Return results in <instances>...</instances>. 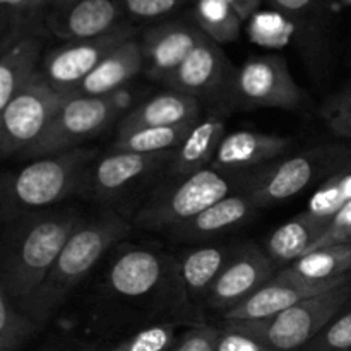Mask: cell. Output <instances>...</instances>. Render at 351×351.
Wrapping results in <instances>:
<instances>
[{"instance_id":"obj_1","label":"cell","mask_w":351,"mask_h":351,"mask_svg":"<svg viewBox=\"0 0 351 351\" xmlns=\"http://www.w3.org/2000/svg\"><path fill=\"white\" fill-rule=\"evenodd\" d=\"M81 223L75 211L23 215L12 219L3 243L0 291L26 311Z\"/></svg>"},{"instance_id":"obj_2","label":"cell","mask_w":351,"mask_h":351,"mask_svg":"<svg viewBox=\"0 0 351 351\" xmlns=\"http://www.w3.org/2000/svg\"><path fill=\"white\" fill-rule=\"evenodd\" d=\"M129 232V223L112 209H105L89 221L81 223L26 308L40 328L57 314L82 278L88 276L101 257Z\"/></svg>"},{"instance_id":"obj_3","label":"cell","mask_w":351,"mask_h":351,"mask_svg":"<svg viewBox=\"0 0 351 351\" xmlns=\"http://www.w3.org/2000/svg\"><path fill=\"white\" fill-rule=\"evenodd\" d=\"M96 160L91 149L65 151L43 156L2 180V213L16 219L34 209L57 204L81 187L84 171Z\"/></svg>"},{"instance_id":"obj_4","label":"cell","mask_w":351,"mask_h":351,"mask_svg":"<svg viewBox=\"0 0 351 351\" xmlns=\"http://www.w3.org/2000/svg\"><path fill=\"white\" fill-rule=\"evenodd\" d=\"M249 175L223 173L204 168L154 192L136 215V225L149 232L173 233L209 206L243 191Z\"/></svg>"},{"instance_id":"obj_5","label":"cell","mask_w":351,"mask_h":351,"mask_svg":"<svg viewBox=\"0 0 351 351\" xmlns=\"http://www.w3.org/2000/svg\"><path fill=\"white\" fill-rule=\"evenodd\" d=\"M351 302V280L263 321H225L273 351H302Z\"/></svg>"},{"instance_id":"obj_6","label":"cell","mask_w":351,"mask_h":351,"mask_svg":"<svg viewBox=\"0 0 351 351\" xmlns=\"http://www.w3.org/2000/svg\"><path fill=\"white\" fill-rule=\"evenodd\" d=\"M350 158L351 151L346 147H322L287 154L263 170L249 175L243 192H247L259 208L281 204L302 194L314 182L321 184Z\"/></svg>"},{"instance_id":"obj_7","label":"cell","mask_w":351,"mask_h":351,"mask_svg":"<svg viewBox=\"0 0 351 351\" xmlns=\"http://www.w3.org/2000/svg\"><path fill=\"white\" fill-rule=\"evenodd\" d=\"M122 110L125 103L120 91L101 98L67 95L47 132L24 156L43 158L77 149L82 143L105 132Z\"/></svg>"},{"instance_id":"obj_8","label":"cell","mask_w":351,"mask_h":351,"mask_svg":"<svg viewBox=\"0 0 351 351\" xmlns=\"http://www.w3.org/2000/svg\"><path fill=\"white\" fill-rule=\"evenodd\" d=\"M67 95L57 91L41 71L0 110V151L26 154L47 132Z\"/></svg>"},{"instance_id":"obj_9","label":"cell","mask_w":351,"mask_h":351,"mask_svg":"<svg viewBox=\"0 0 351 351\" xmlns=\"http://www.w3.org/2000/svg\"><path fill=\"white\" fill-rule=\"evenodd\" d=\"M225 96L242 110H295L304 99V93L280 55H263L243 62L233 72Z\"/></svg>"},{"instance_id":"obj_10","label":"cell","mask_w":351,"mask_h":351,"mask_svg":"<svg viewBox=\"0 0 351 351\" xmlns=\"http://www.w3.org/2000/svg\"><path fill=\"white\" fill-rule=\"evenodd\" d=\"M136 27L122 23L110 33L91 40L67 41L45 58L41 74L57 91L71 95L115 48L136 38Z\"/></svg>"},{"instance_id":"obj_11","label":"cell","mask_w":351,"mask_h":351,"mask_svg":"<svg viewBox=\"0 0 351 351\" xmlns=\"http://www.w3.org/2000/svg\"><path fill=\"white\" fill-rule=\"evenodd\" d=\"M276 274L278 266L266 250L254 243H247L233 250L206 300L209 307L226 314L249 300Z\"/></svg>"},{"instance_id":"obj_12","label":"cell","mask_w":351,"mask_h":351,"mask_svg":"<svg viewBox=\"0 0 351 351\" xmlns=\"http://www.w3.org/2000/svg\"><path fill=\"white\" fill-rule=\"evenodd\" d=\"M175 151L170 153L143 154L130 151L112 149L105 156L93 161L84 171L79 194L89 195L93 199H112L125 192L130 185L137 184L154 173L158 168L171 165Z\"/></svg>"},{"instance_id":"obj_13","label":"cell","mask_w":351,"mask_h":351,"mask_svg":"<svg viewBox=\"0 0 351 351\" xmlns=\"http://www.w3.org/2000/svg\"><path fill=\"white\" fill-rule=\"evenodd\" d=\"M122 0H65L43 16L45 26L65 41L91 40L123 23Z\"/></svg>"},{"instance_id":"obj_14","label":"cell","mask_w":351,"mask_h":351,"mask_svg":"<svg viewBox=\"0 0 351 351\" xmlns=\"http://www.w3.org/2000/svg\"><path fill=\"white\" fill-rule=\"evenodd\" d=\"M293 141L280 134L235 130L223 137L211 168L233 175H252L287 156Z\"/></svg>"},{"instance_id":"obj_15","label":"cell","mask_w":351,"mask_h":351,"mask_svg":"<svg viewBox=\"0 0 351 351\" xmlns=\"http://www.w3.org/2000/svg\"><path fill=\"white\" fill-rule=\"evenodd\" d=\"M232 75V65L219 45L204 36L165 84L197 99L211 98L219 93L226 95Z\"/></svg>"},{"instance_id":"obj_16","label":"cell","mask_w":351,"mask_h":351,"mask_svg":"<svg viewBox=\"0 0 351 351\" xmlns=\"http://www.w3.org/2000/svg\"><path fill=\"white\" fill-rule=\"evenodd\" d=\"M204 36L195 24L182 21L161 23L147 29L141 41L147 77L167 81Z\"/></svg>"},{"instance_id":"obj_17","label":"cell","mask_w":351,"mask_h":351,"mask_svg":"<svg viewBox=\"0 0 351 351\" xmlns=\"http://www.w3.org/2000/svg\"><path fill=\"white\" fill-rule=\"evenodd\" d=\"M168 273L165 257L147 249H129L110 267L108 287L122 298H143L153 293Z\"/></svg>"},{"instance_id":"obj_18","label":"cell","mask_w":351,"mask_h":351,"mask_svg":"<svg viewBox=\"0 0 351 351\" xmlns=\"http://www.w3.org/2000/svg\"><path fill=\"white\" fill-rule=\"evenodd\" d=\"M201 115V103L187 93L168 88L130 110L119 125V134L147 127H173L195 123Z\"/></svg>"},{"instance_id":"obj_19","label":"cell","mask_w":351,"mask_h":351,"mask_svg":"<svg viewBox=\"0 0 351 351\" xmlns=\"http://www.w3.org/2000/svg\"><path fill=\"white\" fill-rule=\"evenodd\" d=\"M143 69L144 55L141 41L137 40V36L130 38L115 48L108 57L103 58L101 64L69 96H93V98L112 96L122 91L123 86L129 84Z\"/></svg>"},{"instance_id":"obj_20","label":"cell","mask_w":351,"mask_h":351,"mask_svg":"<svg viewBox=\"0 0 351 351\" xmlns=\"http://www.w3.org/2000/svg\"><path fill=\"white\" fill-rule=\"evenodd\" d=\"M322 291L328 290L290 280V278H285L283 274L278 273L261 290H257L249 300H245L233 311L226 312L223 317H225V321H263V319L274 317L287 308L304 302L305 298H311L314 295L322 293Z\"/></svg>"},{"instance_id":"obj_21","label":"cell","mask_w":351,"mask_h":351,"mask_svg":"<svg viewBox=\"0 0 351 351\" xmlns=\"http://www.w3.org/2000/svg\"><path fill=\"white\" fill-rule=\"evenodd\" d=\"M257 209L259 206L247 192H235L216 204L209 206L201 215L175 230L173 235L180 240H192V242L211 239L242 226L256 215Z\"/></svg>"},{"instance_id":"obj_22","label":"cell","mask_w":351,"mask_h":351,"mask_svg":"<svg viewBox=\"0 0 351 351\" xmlns=\"http://www.w3.org/2000/svg\"><path fill=\"white\" fill-rule=\"evenodd\" d=\"M278 273L290 280L329 290L351 280V245L311 250Z\"/></svg>"},{"instance_id":"obj_23","label":"cell","mask_w":351,"mask_h":351,"mask_svg":"<svg viewBox=\"0 0 351 351\" xmlns=\"http://www.w3.org/2000/svg\"><path fill=\"white\" fill-rule=\"evenodd\" d=\"M329 225L331 221L328 219L315 218L304 211L285 225L278 226L266 240L264 250L278 267L285 269L302 256L311 252L315 243L328 232Z\"/></svg>"},{"instance_id":"obj_24","label":"cell","mask_w":351,"mask_h":351,"mask_svg":"<svg viewBox=\"0 0 351 351\" xmlns=\"http://www.w3.org/2000/svg\"><path fill=\"white\" fill-rule=\"evenodd\" d=\"M225 136L226 130L223 117L209 115L197 120L189 130L187 137L175 149V158L170 165L171 173L182 178L211 167L216 151Z\"/></svg>"},{"instance_id":"obj_25","label":"cell","mask_w":351,"mask_h":351,"mask_svg":"<svg viewBox=\"0 0 351 351\" xmlns=\"http://www.w3.org/2000/svg\"><path fill=\"white\" fill-rule=\"evenodd\" d=\"M43 40L36 33H26L2 50L0 57V110L21 88L38 74Z\"/></svg>"},{"instance_id":"obj_26","label":"cell","mask_w":351,"mask_h":351,"mask_svg":"<svg viewBox=\"0 0 351 351\" xmlns=\"http://www.w3.org/2000/svg\"><path fill=\"white\" fill-rule=\"evenodd\" d=\"M233 250L226 245H202L189 250L178 266V281L189 302L208 298Z\"/></svg>"},{"instance_id":"obj_27","label":"cell","mask_w":351,"mask_h":351,"mask_svg":"<svg viewBox=\"0 0 351 351\" xmlns=\"http://www.w3.org/2000/svg\"><path fill=\"white\" fill-rule=\"evenodd\" d=\"M243 19L228 0H195L194 24L218 45L237 41Z\"/></svg>"},{"instance_id":"obj_28","label":"cell","mask_w":351,"mask_h":351,"mask_svg":"<svg viewBox=\"0 0 351 351\" xmlns=\"http://www.w3.org/2000/svg\"><path fill=\"white\" fill-rule=\"evenodd\" d=\"M194 123L173 127H147V129L130 130V132L117 134L112 149L115 151H130V153L156 154L170 153L182 144L187 137L189 130Z\"/></svg>"},{"instance_id":"obj_29","label":"cell","mask_w":351,"mask_h":351,"mask_svg":"<svg viewBox=\"0 0 351 351\" xmlns=\"http://www.w3.org/2000/svg\"><path fill=\"white\" fill-rule=\"evenodd\" d=\"M351 202V158L336 168L317 185L308 199L305 213L315 218L331 221L345 206Z\"/></svg>"},{"instance_id":"obj_30","label":"cell","mask_w":351,"mask_h":351,"mask_svg":"<svg viewBox=\"0 0 351 351\" xmlns=\"http://www.w3.org/2000/svg\"><path fill=\"white\" fill-rule=\"evenodd\" d=\"M40 329L26 311L0 291V351H21Z\"/></svg>"},{"instance_id":"obj_31","label":"cell","mask_w":351,"mask_h":351,"mask_svg":"<svg viewBox=\"0 0 351 351\" xmlns=\"http://www.w3.org/2000/svg\"><path fill=\"white\" fill-rule=\"evenodd\" d=\"M302 351H351V302Z\"/></svg>"},{"instance_id":"obj_32","label":"cell","mask_w":351,"mask_h":351,"mask_svg":"<svg viewBox=\"0 0 351 351\" xmlns=\"http://www.w3.org/2000/svg\"><path fill=\"white\" fill-rule=\"evenodd\" d=\"M31 0H0V26L2 50L23 34L31 33L33 21L29 16Z\"/></svg>"},{"instance_id":"obj_33","label":"cell","mask_w":351,"mask_h":351,"mask_svg":"<svg viewBox=\"0 0 351 351\" xmlns=\"http://www.w3.org/2000/svg\"><path fill=\"white\" fill-rule=\"evenodd\" d=\"M175 343V324H156L123 339L110 351H170Z\"/></svg>"},{"instance_id":"obj_34","label":"cell","mask_w":351,"mask_h":351,"mask_svg":"<svg viewBox=\"0 0 351 351\" xmlns=\"http://www.w3.org/2000/svg\"><path fill=\"white\" fill-rule=\"evenodd\" d=\"M321 113L336 136L351 139V82L324 103Z\"/></svg>"},{"instance_id":"obj_35","label":"cell","mask_w":351,"mask_h":351,"mask_svg":"<svg viewBox=\"0 0 351 351\" xmlns=\"http://www.w3.org/2000/svg\"><path fill=\"white\" fill-rule=\"evenodd\" d=\"M281 16L295 21L302 26L308 21L319 19L326 0H267Z\"/></svg>"},{"instance_id":"obj_36","label":"cell","mask_w":351,"mask_h":351,"mask_svg":"<svg viewBox=\"0 0 351 351\" xmlns=\"http://www.w3.org/2000/svg\"><path fill=\"white\" fill-rule=\"evenodd\" d=\"M189 0H122L123 10L136 19H158L180 9Z\"/></svg>"},{"instance_id":"obj_37","label":"cell","mask_w":351,"mask_h":351,"mask_svg":"<svg viewBox=\"0 0 351 351\" xmlns=\"http://www.w3.org/2000/svg\"><path fill=\"white\" fill-rule=\"evenodd\" d=\"M221 328L197 326L173 343L170 351H216Z\"/></svg>"},{"instance_id":"obj_38","label":"cell","mask_w":351,"mask_h":351,"mask_svg":"<svg viewBox=\"0 0 351 351\" xmlns=\"http://www.w3.org/2000/svg\"><path fill=\"white\" fill-rule=\"evenodd\" d=\"M331 245H351V202L331 219L328 232L314 245V249Z\"/></svg>"},{"instance_id":"obj_39","label":"cell","mask_w":351,"mask_h":351,"mask_svg":"<svg viewBox=\"0 0 351 351\" xmlns=\"http://www.w3.org/2000/svg\"><path fill=\"white\" fill-rule=\"evenodd\" d=\"M216 351H273V350L267 348L266 345L257 341V339L252 338V336L243 335V332L235 331V329H230V328H225V326H221V332H219Z\"/></svg>"},{"instance_id":"obj_40","label":"cell","mask_w":351,"mask_h":351,"mask_svg":"<svg viewBox=\"0 0 351 351\" xmlns=\"http://www.w3.org/2000/svg\"><path fill=\"white\" fill-rule=\"evenodd\" d=\"M228 2L232 3L233 9L240 14V17H242L243 21H247L257 9H259L263 0H228Z\"/></svg>"},{"instance_id":"obj_41","label":"cell","mask_w":351,"mask_h":351,"mask_svg":"<svg viewBox=\"0 0 351 351\" xmlns=\"http://www.w3.org/2000/svg\"><path fill=\"white\" fill-rule=\"evenodd\" d=\"M65 2V0H31L29 5V16L31 21H36L40 16H45L51 7L58 5V3Z\"/></svg>"}]
</instances>
